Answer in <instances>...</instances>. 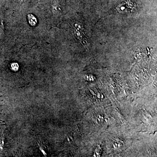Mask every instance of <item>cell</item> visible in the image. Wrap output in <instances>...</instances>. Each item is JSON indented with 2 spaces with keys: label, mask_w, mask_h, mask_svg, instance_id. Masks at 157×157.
Returning <instances> with one entry per match:
<instances>
[{
  "label": "cell",
  "mask_w": 157,
  "mask_h": 157,
  "mask_svg": "<svg viewBox=\"0 0 157 157\" xmlns=\"http://www.w3.org/2000/svg\"><path fill=\"white\" fill-rule=\"evenodd\" d=\"M28 19L29 21V23L31 25L33 26H35L36 25L37 23V20L36 17L32 14H29L28 15Z\"/></svg>",
  "instance_id": "cell-1"
},
{
  "label": "cell",
  "mask_w": 157,
  "mask_h": 157,
  "mask_svg": "<svg viewBox=\"0 0 157 157\" xmlns=\"http://www.w3.org/2000/svg\"><path fill=\"white\" fill-rule=\"evenodd\" d=\"M5 35L4 27L2 21L0 19V39H2Z\"/></svg>",
  "instance_id": "cell-2"
}]
</instances>
